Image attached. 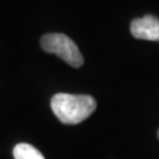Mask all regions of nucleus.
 <instances>
[{"label": "nucleus", "mask_w": 159, "mask_h": 159, "mask_svg": "<svg viewBox=\"0 0 159 159\" xmlns=\"http://www.w3.org/2000/svg\"><path fill=\"white\" fill-rule=\"evenodd\" d=\"M51 107L64 124L74 125L89 118L97 108L96 99L86 94L57 93L52 97Z\"/></svg>", "instance_id": "f257e3e1"}, {"label": "nucleus", "mask_w": 159, "mask_h": 159, "mask_svg": "<svg viewBox=\"0 0 159 159\" xmlns=\"http://www.w3.org/2000/svg\"><path fill=\"white\" fill-rule=\"evenodd\" d=\"M41 47L48 53L57 54L64 61L73 67H80L84 64V58L80 53L78 46L67 35L63 33L45 34L41 38Z\"/></svg>", "instance_id": "f03ea898"}, {"label": "nucleus", "mask_w": 159, "mask_h": 159, "mask_svg": "<svg viewBox=\"0 0 159 159\" xmlns=\"http://www.w3.org/2000/svg\"><path fill=\"white\" fill-rule=\"evenodd\" d=\"M130 30L137 39L159 41V19L154 16H145L132 20Z\"/></svg>", "instance_id": "7ed1b4c3"}, {"label": "nucleus", "mask_w": 159, "mask_h": 159, "mask_svg": "<svg viewBox=\"0 0 159 159\" xmlns=\"http://www.w3.org/2000/svg\"><path fill=\"white\" fill-rule=\"evenodd\" d=\"M13 156L14 159H45L40 151L26 143L16 145V148H13Z\"/></svg>", "instance_id": "20e7f679"}, {"label": "nucleus", "mask_w": 159, "mask_h": 159, "mask_svg": "<svg viewBox=\"0 0 159 159\" xmlns=\"http://www.w3.org/2000/svg\"><path fill=\"white\" fill-rule=\"evenodd\" d=\"M158 138H159V131H158Z\"/></svg>", "instance_id": "39448f33"}]
</instances>
